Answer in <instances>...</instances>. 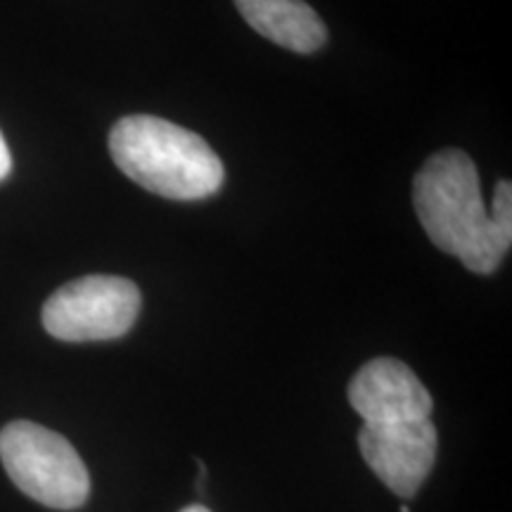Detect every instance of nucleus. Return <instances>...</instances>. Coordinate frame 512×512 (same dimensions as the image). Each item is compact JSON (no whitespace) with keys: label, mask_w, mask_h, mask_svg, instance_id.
Returning <instances> with one entry per match:
<instances>
[{"label":"nucleus","mask_w":512,"mask_h":512,"mask_svg":"<svg viewBox=\"0 0 512 512\" xmlns=\"http://www.w3.org/2000/svg\"><path fill=\"white\" fill-rule=\"evenodd\" d=\"M110 155L121 174L166 200H207L223 185V162L207 140L150 114L112 126Z\"/></svg>","instance_id":"2"},{"label":"nucleus","mask_w":512,"mask_h":512,"mask_svg":"<svg viewBox=\"0 0 512 512\" xmlns=\"http://www.w3.org/2000/svg\"><path fill=\"white\" fill-rule=\"evenodd\" d=\"M437 427L430 418L368 425L358 432V448L370 470L399 498H413L437 460Z\"/></svg>","instance_id":"5"},{"label":"nucleus","mask_w":512,"mask_h":512,"mask_svg":"<svg viewBox=\"0 0 512 512\" xmlns=\"http://www.w3.org/2000/svg\"><path fill=\"white\" fill-rule=\"evenodd\" d=\"M12 171V155H10V147L5 143L3 133H0V181H5V178L10 176Z\"/></svg>","instance_id":"9"},{"label":"nucleus","mask_w":512,"mask_h":512,"mask_svg":"<svg viewBox=\"0 0 512 512\" xmlns=\"http://www.w3.org/2000/svg\"><path fill=\"white\" fill-rule=\"evenodd\" d=\"M140 313V290L119 275H86L48 297L43 328L62 342H107L124 337Z\"/></svg>","instance_id":"4"},{"label":"nucleus","mask_w":512,"mask_h":512,"mask_svg":"<svg viewBox=\"0 0 512 512\" xmlns=\"http://www.w3.org/2000/svg\"><path fill=\"white\" fill-rule=\"evenodd\" d=\"M349 403L368 425L425 420L432 413V396L406 363L373 358L349 384Z\"/></svg>","instance_id":"6"},{"label":"nucleus","mask_w":512,"mask_h":512,"mask_svg":"<svg viewBox=\"0 0 512 512\" xmlns=\"http://www.w3.org/2000/svg\"><path fill=\"white\" fill-rule=\"evenodd\" d=\"M0 460L19 491L53 510H76L88 501L91 477L62 434L29 420L0 430Z\"/></svg>","instance_id":"3"},{"label":"nucleus","mask_w":512,"mask_h":512,"mask_svg":"<svg viewBox=\"0 0 512 512\" xmlns=\"http://www.w3.org/2000/svg\"><path fill=\"white\" fill-rule=\"evenodd\" d=\"M240 15L275 46L311 55L325 46L328 29L304 0H235Z\"/></svg>","instance_id":"7"},{"label":"nucleus","mask_w":512,"mask_h":512,"mask_svg":"<svg viewBox=\"0 0 512 512\" xmlns=\"http://www.w3.org/2000/svg\"><path fill=\"white\" fill-rule=\"evenodd\" d=\"M420 226L441 252L456 256L472 273L489 275L508 247L498 238L482 200L477 164L463 150H441L422 164L413 181Z\"/></svg>","instance_id":"1"},{"label":"nucleus","mask_w":512,"mask_h":512,"mask_svg":"<svg viewBox=\"0 0 512 512\" xmlns=\"http://www.w3.org/2000/svg\"><path fill=\"white\" fill-rule=\"evenodd\" d=\"M181 512H211V510L204 508V505H188V508H183Z\"/></svg>","instance_id":"10"},{"label":"nucleus","mask_w":512,"mask_h":512,"mask_svg":"<svg viewBox=\"0 0 512 512\" xmlns=\"http://www.w3.org/2000/svg\"><path fill=\"white\" fill-rule=\"evenodd\" d=\"M491 223H494L498 238L510 249L512 245V185L510 181H501L496 185L494 204L489 209Z\"/></svg>","instance_id":"8"}]
</instances>
